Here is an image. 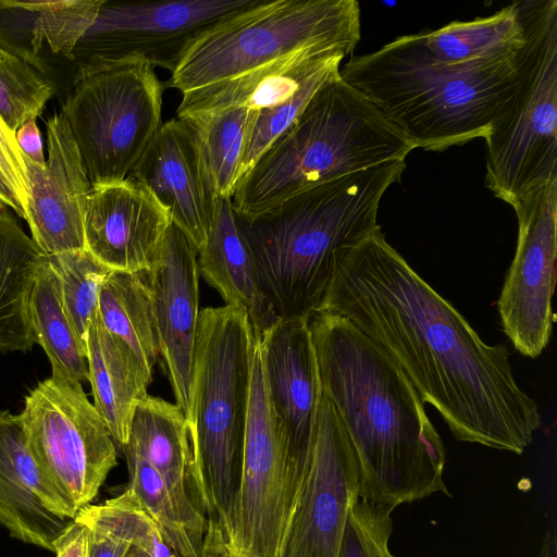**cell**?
I'll use <instances>...</instances> for the list:
<instances>
[{
    "label": "cell",
    "instance_id": "22",
    "mask_svg": "<svg viewBox=\"0 0 557 557\" xmlns=\"http://www.w3.org/2000/svg\"><path fill=\"white\" fill-rule=\"evenodd\" d=\"M198 273L224 299L242 308L261 336L277 320L262 287L255 260L231 198H216L212 225L197 252Z\"/></svg>",
    "mask_w": 557,
    "mask_h": 557
},
{
    "label": "cell",
    "instance_id": "40",
    "mask_svg": "<svg viewBox=\"0 0 557 557\" xmlns=\"http://www.w3.org/2000/svg\"><path fill=\"white\" fill-rule=\"evenodd\" d=\"M540 557H557V539L554 534H545L542 540Z\"/></svg>",
    "mask_w": 557,
    "mask_h": 557
},
{
    "label": "cell",
    "instance_id": "18",
    "mask_svg": "<svg viewBox=\"0 0 557 557\" xmlns=\"http://www.w3.org/2000/svg\"><path fill=\"white\" fill-rule=\"evenodd\" d=\"M172 225L168 210L129 177L94 185L84 213V245L114 271L148 272Z\"/></svg>",
    "mask_w": 557,
    "mask_h": 557
},
{
    "label": "cell",
    "instance_id": "3",
    "mask_svg": "<svg viewBox=\"0 0 557 557\" xmlns=\"http://www.w3.org/2000/svg\"><path fill=\"white\" fill-rule=\"evenodd\" d=\"M528 57L527 32V45L515 54L444 64L431 57L419 33L351 57L339 74L414 148L444 151L484 138L508 112Z\"/></svg>",
    "mask_w": 557,
    "mask_h": 557
},
{
    "label": "cell",
    "instance_id": "34",
    "mask_svg": "<svg viewBox=\"0 0 557 557\" xmlns=\"http://www.w3.org/2000/svg\"><path fill=\"white\" fill-rule=\"evenodd\" d=\"M339 63H336L320 70L309 77L288 99L275 107L257 112L249 129L242 159L240 178L270 144L298 117L319 87L339 71Z\"/></svg>",
    "mask_w": 557,
    "mask_h": 557
},
{
    "label": "cell",
    "instance_id": "25",
    "mask_svg": "<svg viewBox=\"0 0 557 557\" xmlns=\"http://www.w3.org/2000/svg\"><path fill=\"white\" fill-rule=\"evenodd\" d=\"M44 252L16 218L0 209V352H28L36 344L28 298Z\"/></svg>",
    "mask_w": 557,
    "mask_h": 557
},
{
    "label": "cell",
    "instance_id": "38",
    "mask_svg": "<svg viewBox=\"0 0 557 557\" xmlns=\"http://www.w3.org/2000/svg\"><path fill=\"white\" fill-rule=\"evenodd\" d=\"M15 138L25 157L38 164H46L42 139L35 120L21 125L15 132Z\"/></svg>",
    "mask_w": 557,
    "mask_h": 557
},
{
    "label": "cell",
    "instance_id": "23",
    "mask_svg": "<svg viewBox=\"0 0 557 557\" xmlns=\"http://www.w3.org/2000/svg\"><path fill=\"white\" fill-rule=\"evenodd\" d=\"M88 382L94 406L106 422L115 445L127 444L133 411L152 381L136 355L104 327L98 309L87 333Z\"/></svg>",
    "mask_w": 557,
    "mask_h": 557
},
{
    "label": "cell",
    "instance_id": "14",
    "mask_svg": "<svg viewBox=\"0 0 557 557\" xmlns=\"http://www.w3.org/2000/svg\"><path fill=\"white\" fill-rule=\"evenodd\" d=\"M260 341L276 426L292 465L305 478L322 395L309 321L278 319Z\"/></svg>",
    "mask_w": 557,
    "mask_h": 557
},
{
    "label": "cell",
    "instance_id": "36",
    "mask_svg": "<svg viewBox=\"0 0 557 557\" xmlns=\"http://www.w3.org/2000/svg\"><path fill=\"white\" fill-rule=\"evenodd\" d=\"M0 170L17 193L21 201L28 206V180L23 153L13 133L0 116ZM28 214V211H27Z\"/></svg>",
    "mask_w": 557,
    "mask_h": 557
},
{
    "label": "cell",
    "instance_id": "26",
    "mask_svg": "<svg viewBox=\"0 0 557 557\" xmlns=\"http://www.w3.org/2000/svg\"><path fill=\"white\" fill-rule=\"evenodd\" d=\"M420 34L431 57L444 64L499 59L519 52L527 45L520 1L486 17L451 22Z\"/></svg>",
    "mask_w": 557,
    "mask_h": 557
},
{
    "label": "cell",
    "instance_id": "37",
    "mask_svg": "<svg viewBox=\"0 0 557 557\" xmlns=\"http://www.w3.org/2000/svg\"><path fill=\"white\" fill-rule=\"evenodd\" d=\"M90 531L74 519L54 542L57 557H89Z\"/></svg>",
    "mask_w": 557,
    "mask_h": 557
},
{
    "label": "cell",
    "instance_id": "9",
    "mask_svg": "<svg viewBox=\"0 0 557 557\" xmlns=\"http://www.w3.org/2000/svg\"><path fill=\"white\" fill-rule=\"evenodd\" d=\"M529 57L508 112L484 137L485 185L513 207L557 182V1H521Z\"/></svg>",
    "mask_w": 557,
    "mask_h": 557
},
{
    "label": "cell",
    "instance_id": "11",
    "mask_svg": "<svg viewBox=\"0 0 557 557\" xmlns=\"http://www.w3.org/2000/svg\"><path fill=\"white\" fill-rule=\"evenodd\" d=\"M359 488L355 449L332 401L322 393L309 468L285 530L280 557H338Z\"/></svg>",
    "mask_w": 557,
    "mask_h": 557
},
{
    "label": "cell",
    "instance_id": "6",
    "mask_svg": "<svg viewBox=\"0 0 557 557\" xmlns=\"http://www.w3.org/2000/svg\"><path fill=\"white\" fill-rule=\"evenodd\" d=\"M413 149L338 71L239 180L232 205L239 216L249 219L324 182L405 159Z\"/></svg>",
    "mask_w": 557,
    "mask_h": 557
},
{
    "label": "cell",
    "instance_id": "12",
    "mask_svg": "<svg viewBox=\"0 0 557 557\" xmlns=\"http://www.w3.org/2000/svg\"><path fill=\"white\" fill-rule=\"evenodd\" d=\"M516 253L497 309L503 331L518 352L539 357L548 345L555 320L557 182L519 200Z\"/></svg>",
    "mask_w": 557,
    "mask_h": 557
},
{
    "label": "cell",
    "instance_id": "35",
    "mask_svg": "<svg viewBox=\"0 0 557 557\" xmlns=\"http://www.w3.org/2000/svg\"><path fill=\"white\" fill-rule=\"evenodd\" d=\"M393 510L359 497L349 510L338 557H395L388 548Z\"/></svg>",
    "mask_w": 557,
    "mask_h": 557
},
{
    "label": "cell",
    "instance_id": "7",
    "mask_svg": "<svg viewBox=\"0 0 557 557\" xmlns=\"http://www.w3.org/2000/svg\"><path fill=\"white\" fill-rule=\"evenodd\" d=\"M359 40L360 9L356 0H255L185 47L171 72V85L184 94L311 46L356 47Z\"/></svg>",
    "mask_w": 557,
    "mask_h": 557
},
{
    "label": "cell",
    "instance_id": "31",
    "mask_svg": "<svg viewBox=\"0 0 557 557\" xmlns=\"http://www.w3.org/2000/svg\"><path fill=\"white\" fill-rule=\"evenodd\" d=\"M128 469L129 488L158 525L175 557H205L203 548L190 536L161 476L135 451L122 448Z\"/></svg>",
    "mask_w": 557,
    "mask_h": 557
},
{
    "label": "cell",
    "instance_id": "1",
    "mask_svg": "<svg viewBox=\"0 0 557 557\" xmlns=\"http://www.w3.org/2000/svg\"><path fill=\"white\" fill-rule=\"evenodd\" d=\"M320 312L346 318L382 348L456 440L521 455L541 428L507 347L482 341L380 226L337 261Z\"/></svg>",
    "mask_w": 557,
    "mask_h": 557
},
{
    "label": "cell",
    "instance_id": "29",
    "mask_svg": "<svg viewBox=\"0 0 557 557\" xmlns=\"http://www.w3.org/2000/svg\"><path fill=\"white\" fill-rule=\"evenodd\" d=\"M98 312L108 332L153 373L160 350L150 292L143 274L111 270L99 289Z\"/></svg>",
    "mask_w": 557,
    "mask_h": 557
},
{
    "label": "cell",
    "instance_id": "21",
    "mask_svg": "<svg viewBox=\"0 0 557 557\" xmlns=\"http://www.w3.org/2000/svg\"><path fill=\"white\" fill-rule=\"evenodd\" d=\"M355 48L344 44L311 46L239 76L184 92L177 117L189 120L237 107L257 111L275 107L320 70L341 64Z\"/></svg>",
    "mask_w": 557,
    "mask_h": 557
},
{
    "label": "cell",
    "instance_id": "39",
    "mask_svg": "<svg viewBox=\"0 0 557 557\" xmlns=\"http://www.w3.org/2000/svg\"><path fill=\"white\" fill-rule=\"evenodd\" d=\"M0 209H10L23 220H27V209L17 193L0 170Z\"/></svg>",
    "mask_w": 557,
    "mask_h": 557
},
{
    "label": "cell",
    "instance_id": "8",
    "mask_svg": "<svg viewBox=\"0 0 557 557\" xmlns=\"http://www.w3.org/2000/svg\"><path fill=\"white\" fill-rule=\"evenodd\" d=\"M61 110L91 186L116 183L161 126L162 85L141 57H90Z\"/></svg>",
    "mask_w": 557,
    "mask_h": 557
},
{
    "label": "cell",
    "instance_id": "33",
    "mask_svg": "<svg viewBox=\"0 0 557 557\" xmlns=\"http://www.w3.org/2000/svg\"><path fill=\"white\" fill-rule=\"evenodd\" d=\"M55 85L23 58L0 48V116L15 133L42 113Z\"/></svg>",
    "mask_w": 557,
    "mask_h": 557
},
{
    "label": "cell",
    "instance_id": "19",
    "mask_svg": "<svg viewBox=\"0 0 557 557\" xmlns=\"http://www.w3.org/2000/svg\"><path fill=\"white\" fill-rule=\"evenodd\" d=\"M77 512L35 460L21 414L0 410V524L12 537L54 552Z\"/></svg>",
    "mask_w": 557,
    "mask_h": 557
},
{
    "label": "cell",
    "instance_id": "2",
    "mask_svg": "<svg viewBox=\"0 0 557 557\" xmlns=\"http://www.w3.org/2000/svg\"><path fill=\"white\" fill-rule=\"evenodd\" d=\"M321 391L355 449L359 497L396 508L441 492L445 448L407 376L373 341L341 315L309 320Z\"/></svg>",
    "mask_w": 557,
    "mask_h": 557
},
{
    "label": "cell",
    "instance_id": "32",
    "mask_svg": "<svg viewBox=\"0 0 557 557\" xmlns=\"http://www.w3.org/2000/svg\"><path fill=\"white\" fill-rule=\"evenodd\" d=\"M47 257L58 274L66 315L87 350V333L98 309L99 289L111 270L85 249Z\"/></svg>",
    "mask_w": 557,
    "mask_h": 557
},
{
    "label": "cell",
    "instance_id": "41",
    "mask_svg": "<svg viewBox=\"0 0 557 557\" xmlns=\"http://www.w3.org/2000/svg\"><path fill=\"white\" fill-rule=\"evenodd\" d=\"M126 557H152L149 553H147L146 550L137 547V546H133L128 554L126 555Z\"/></svg>",
    "mask_w": 557,
    "mask_h": 557
},
{
    "label": "cell",
    "instance_id": "5",
    "mask_svg": "<svg viewBox=\"0 0 557 557\" xmlns=\"http://www.w3.org/2000/svg\"><path fill=\"white\" fill-rule=\"evenodd\" d=\"M255 333L238 307L199 312L186 418L193 481L206 518L205 557H228L240 485Z\"/></svg>",
    "mask_w": 557,
    "mask_h": 557
},
{
    "label": "cell",
    "instance_id": "24",
    "mask_svg": "<svg viewBox=\"0 0 557 557\" xmlns=\"http://www.w3.org/2000/svg\"><path fill=\"white\" fill-rule=\"evenodd\" d=\"M103 0L21 2L0 1V48L42 71L36 57L42 44L53 53L73 58V50L86 36L104 5Z\"/></svg>",
    "mask_w": 557,
    "mask_h": 557
},
{
    "label": "cell",
    "instance_id": "15",
    "mask_svg": "<svg viewBox=\"0 0 557 557\" xmlns=\"http://www.w3.org/2000/svg\"><path fill=\"white\" fill-rule=\"evenodd\" d=\"M127 177L153 195L198 252L212 225L218 196L193 125L178 117L161 124Z\"/></svg>",
    "mask_w": 557,
    "mask_h": 557
},
{
    "label": "cell",
    "instance_id": "27",
    "mask_svg": "<svg viewBox=\"0 0 557 557\" xmlns=\"http://www.w3.org/2000/svg\"><path fill=\"white\" fill-rule=\"evenodd\" d=\"M28 314L36 344L45 350L52 374L87 383V350L66 315L58 274L46 255L29 294Z\"/></svg>",
    "mask_w": 557,
    "mask_h": 557
},
{
    "label": "cell",
    "instance_id": "4",
    "mask_svg": "<svg viewBox=\"0 0 557 557\" xmlns=\"http://www.w3.org/2000/svg\"><path fill=\"white\" fill-rule=\"evenodd\" d=\"M388 160L305 189L252 218L239 216L264 293L278 319L320 313L341 257L376 227L380 201L401 180Z\"/></svg>",
    "mask_w": 557,
    "mask_h": 557
},
{
    "label": "cell",
    "instance_id": "30",
    "mask_svg": "<svg viewBox=\"0 0 557 557\" xmlns=\"http://www.w3.org/2000/svg\"><path fill=\"white\" fill-rule=\"evenodd\" d=\"M257 112L237 107L186 120L198 135L205 164L218 197L232 198L234 194L240 178L249 129Z\"/></svg>",
    "mask_w": 557,
    "mask_h": 557
},
{
    "label": "cell",
    "instance_id": "20",
    "mask_svg": "<svg viewBox=\"0 0 557 557\" xmlns=\"http://www.w3.org/2000/svg\"><path fill=\"white\" fill-rule=\"evenodd\" d=\"M122 448L135 451L154 468L191 539L203 548L207 522L195 492L188 425L180 407L149 395L139 400Z\"/></svg>",
    "mask_w": 557,
    "mask_h": 557
},
{
    "label": "cell",
    "instance_id": "17",
    "mask_svg": "<svg viewBox=\"0 0 557 557\" xmlns=\"http://www.w3.org/2000/svg\"><path fill=\"white\" fill-rule=\"evenodd\" d=\"M150 292L160 356L175 405L187 418L199 318L197 251L173 223L152 268L141 273Z\"/></svg>",
    "mask_w": 557,
    "mask_h": 557
},
{
    "label": "cell",
    "instance_id": "13",
    "mask_svg": "<svg viewBox=\"0 0 557 557\" xmlns=\"http://www.w3.org/2000/svg\"><path fill=\"white\" fill-rule=\"evenodd\" d=\"M255 0H174L102 7L86 34L95 40L91 57L138 55L152 66L173 71L185 47L218 21Z\"/></svg>",
    "mask_w": 557,
    "mask_h": 557
},
{
    "label": "cell",
    "instance_id": "16",
    "mask_svg": "<svg viewBox=\"0 0 557 557\" xmlns=\"http://www.w3.org/2000/svg\"><path fill=\"white\" fill-rule=\"evenodd\" d=\"M46 143L45 165L23 154L30 237L46 256L85 249L84 213L91 184L62 110L47 119Z\"/></svg>",
    "mask_w": 557,
    "mask_h": 557
},
{
    "label": "cell",
    "instance_id": "28",
    "mask_svg": "<svg viewBox=\"0 0 557 557\" xmlns=\"http://www.w3.org/2000/svg\"><path fill=\"white\" fill-rule=\"evenodd\" d=\"M75 520L90 531L89 557H126L133 546L152 557H175L129 488L100 505L81 508Z\"/></svg>",
    "mask_w": 557,
    "mask_h": 557
},
{
    "label": "cell",
    "instance_id": "10",
    "mask_svg": "<svg viewBox=\"0 0 557 557\" xmlns=\"http://www.w3.org/2000/svg\"><path fill=\"white\" fill-rule=\"evenodd\" d=\"M28 447L48 480L78 511L116 466L113 437L79 382L51 374L20 413Z\"/></svg>",
    "mask_w": 557,
    "mask_h": 557
}]
</instances>
